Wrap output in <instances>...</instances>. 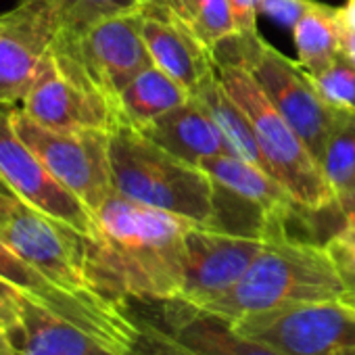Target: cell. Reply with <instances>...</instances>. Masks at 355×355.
I'll use <instances>...</instances> for the list:
<instances>
[{
	"label": "cell",
	"mask_w": 355,
	"mask_h": 355,
	"mask_svg": "<svg viewBox=\"0 0 355 355\" xmlns=\"http://www.w3.org/2000/svg\"><path fill=\"white\" fill-rule=\"evenodd\" d=\"M94 224L86 270L98 295L113 303L180 295L184 241L195 222L113 193L94 211Z\"/></svg>",
	"instance_id": "cell-1"
},
{
	"label": "cell",
	"mask_w": 355,
	"mask_h": 355,
	"mask_svg": "<svg viewBox=\"0 0 355 355\" xmlns=\"http://www.w3.org/2000/svg\"><path fill=\"white\" fill-rule=\"evenodd\" d=\"M109 159L117 195L201 226L214 224L218 189L201 167L173 157L121 121L109 132Z\"/></svg>",
	"instance_id": "cell-2"
},
{
	"label": "cell",
	"mask_w": 355,
	"mask_h": 355,
	"mask_svg": "<svg viewBox=\"0 0 355 355\" xmlns=\"http://www.w3.org/2000/svg\"><path fill=\"white\" fill-rule=\"evenodd\" d=\"M343 299V284L324 245L266 241L245 276L218 301L203 307L230 322L282 305Z\"/></svg>",
	"instance_id": "cell-3"
},
{
	"label": "cell",
	"mask_w": 355,
	"mask_h": 355,
	"mask_svg": "<svg viewBox=\"0 0 355 355\" xmlns=\"http://www.w3.org/2000/svg\"><path fill=\"white\" fill-rule=\"evenodd\" d=\"M218 63V76L232 101L245 111L257 146L268 163L270 173L291 193V197L309 207L324 209L336 203L318 159L309 153L301 136L278 113L263 94L255 78L241 65Z\"/></svg>",
	"instance_id": "cell-4"
},
{
	"label": "cell",
	"mask_w": 355,
	"mask_h": 355,
	"mask_svg": "<svg viewBox=\"0 0 355 355\" xmlns=\"http://www.w3.org/2000/svg\"><path fill=\"white\" fill-rule=\"evenodd\" d=\"M214 55L216 61L241 65L255 78L270 103L320 163L338 109L320 96L307 71L270 46L259 34H232L214 49Z\"/></svg>",
	"instance_id": "cell-5"
},
{
	"label": "cell",
	"mask_w": 355,
	"mask_h": 355,
	"mask_svg": "<svg viewBox=\"0 0 355 355\" xmlns=\"http://www.w3.org/2000/svg\"><path fill=\"white\" fill-rule=\"evenodd\" d=\"M17 107L36 123L59 132H111L117 123L113 103L86 71L65 30L51 46L32 88Z\"/></svg>",
	"instance_id": "cell-6"
},
{
	"label": "cell",
	"mask_w": 355,
	"mask_h": 355,
	"mask_svg": "<svg viewBox=\"0 0 355 355\" xmlns=\"http://www.w3.org/2000/svg\"><path fill=\"white\" fill-rule=\"evenodd\" d=\"M11 121L19 138L42 159L49 171L92 214L115 193L109 159V132L51 130L28 117L21 107L11 109Z\"/></svg>",
	"instance_id": "cell-7"
},
{
	"label": "cell",
	"mask_w": 355,
	"mask_h": 355,
	"mask_svg": "<svg viewBox=\"0 0 355 355\" xmlns=\"http://www.w3.org/2000/svg\"><path fill=\"white\" fill-rule=\"evenodd\" d=\"M232 324L282 355H334L355 345V307L343 299L282 305L241 315Z\"/></svg>",
	"instance_id": "cell-8"
},
{
	"label": "cell",
	"mask_w": 355,
	"mask_h": 355,
	"mask_svg": "<svg viewBox=\"0 0 355 355\" xmlns=\"http://www.w3.org/2000/svg\"><path fill=\"white\" fill-rule=\"evenodd\" d=\"M0 241L65 291L105 299L94 291L86 270V236L71 226L17 199L0 220Z\"/></svg>",
	"instance_id": "cell-9"
},
{
	"label": "cell",
	"mask_w": 355,
	"mask_h": 355,
	"mask_svg": "<svg viewBox=\"0 0 355 355\" xmlns=\"http://www.w3.org/2000/svg\"><path fill=\"white\" fill-rule=\"evenodd\" d=\"M0 278L44 309L86 330L119 355L130 347L136 334V324L119 303L80 297L71 291H65L3 241H0Z\"/></svg>",
	"instance_id": "cell-10"
},
{
	"label": "cell",
	"mask_w": 355,
	"mask_h": 355,
	"mask_svg": "<svg viewBox=\"0 0 355 355\" xmlns=\"http://www.w3.org/2000/svg\"><path fill=\"white\" fill-rule=\"evenodd\" d=\"M61 30L59 0H21L0 15V105H21Z\"/></svg>",
	"instance_id": "cell-11"
},
{
	"label": "cell",
	"mask_w": 355,
	"mask_h": 355,
	"mask_svg": "<svg viewBox=\"0 0 355 355\" xmlns=\"http://www.w3.org/2000/svg\"><path fill=\"white\" fill-rule=\"evenodd\" d=\"M11 109L0 105V180L15 199L92 239L96 230L94 214L57 180L42 159L19 138L11 121Z\"/></svg>",
	"instance_id": "cell-12"
},
{
	"label": "cell",
	"mask_w": 355,
	"mask_h": 355,
	"mask_svg": "<svg viewBox=\"0 0 355 355\" xmlns=\"http://www.w3.org/2000/svg\"><path fill=\"white\" fill-rule=\"evenodd\" d=\"M266 247L263 239L193 224L184 241V274L178 299L207 307L224 297Z\"/></svg>",
	"instance_id": "cell-13"
},
{
	"label": "cell",
	"mask_w": 355,
	"mask_h": 355,
	"mask_svg": "<svg viewBox=\"0 0 355 355\" xmlns=\"http://www.w3.org/2000/svg\"><path fill=\"white\" fill-rule=\"evenodd\" d=\"M121 309L144 320L199 355H282L274 347L241 334L234 324L178 297L125 299Z\"/></svg>",
	"instance_id": "cell-14"
},
{
	"label": "cell",
	"mask_w": 355,
	"mask_h": 355,
	"mask_svg": "<svg viewBox=\"0 0 355 355\" xmlns=\"http://www.w3.org/2000/svg\"><path fill=\"white\" fill-rule=\"evenodd\" d=\"M69 36L86 71L113 107L119 92L153 65L140 34V9L103 17Z\"/></svg>",
	"instance_id": "cell-15"
},
{
	"label": "cell",
	"mask_w": 355,
	"mask_h": 355,
	"mask_svg": "<svg viewBox=\"0 0 355 355\" xmlns=\"http://www.w3.org/2000/svg\"><path fill=\"white\" fill-rule=\"evenodd\" d=\"M140 34L153 65L191 94L218 71L214 51L161 5H144L140 9Z\"/></svg>",
	"instance_id": "cell-16"
},
{
	"label": "cell",
	"mask_w": 355,
	"mask_h": 355,
	"mask_svg": "<svg viewBox=\"0 0 355 355\" xmlns=\"http://www.w3.org/2000/svg\"><path fill=\"white\" fill-rule=\"evenodd\" d=\"M0 355H119L76 324L24 297L0 330Z\"/></svg>",
	"instance_id": "cell-17"
},
{
	"label": "cell",
	"mask_w": 355,
	"mask_h": 355,
	"mask_svg": "<svg viewBox=\"0 0 355 355\" xmlns=\"http://www.w3.org/2000/svg\"><path fill=\"white\" fill-rule=\"evenodd\" d=\"M138 132L173 157L193 165L214 155L232 153L224 132L195 96Z\"/></svg>",
	"instance_id": "cell-18"
},
{
	"label": "cell",
	"mask_w": 355,
	"mask_h": 355,
	"mask_svg": "<svg viewBox=\"0 0 355 355\" xmlns=\"http://www.w3.org/2000/svg\"><path fill=\"white\" fill-rule=\"evenodd\" d=\"M197 167H201L211 178L220 191L230 193L261 209L266 214V228L272 220H276L297 203L272 173L234 153L207 157Z\"/></svg>",
	"instance_id": "cell-19"
},
{
	"label": "cell",
	"mask_w": 355,
	"mask_h": 355,
	"mask_svg": "<svg viewBox=\"0 0 355 355\" xmlns=\"http://www.w3.org/2000/svg\"><path fill=\"white\" fill-rule=\"evenodd\" d=\"M191 96L184 86L150 65L119 92L115 101L117 121L134 130H144L161 115L191 101Z\"/></svg>",
	"instance_id": "cell-20"
},
{
	"label": "cell",
	"mask_w": 355,
	"mask_h": 355,
	"mask_svg": "<svg viewBox=\"0 0 355 355\" xmlns=\"http://www.w3.org/2000/svg\"><path fill=\"white\" fill-rule=\"evenodd\" d=\"M193 96L209 111V115L214 117V121L220 125V130L224 132L230 148L234 155L243 157L245 161L249 163H255L257 167L268 169V163L257 146V140H255V134H253V128L245 115V111L232 101V96L226 92L224 84L220 82V76L218 71L207 78L195 92Z\"/></svg>",
	"instance_id": "cell-21"
},
{
	"label": "cell",
	"mask_w": 355,
	"mask_h": 355,
	"mask_svg": "<svg viewBox=\"0 0 355 355\" xmlns=\"http://www.w3.org/2000/svg\"><path fill=\"white\" fill-rule=\"evenodd\" d=\"M293 40L299 65L307 71H320L340 53V13L338 9L311 3V7L293 26Z\"/></svg>",
	"instance_id": "cell-22"
},
{
	"label": "cell",
	"mask_w": 355,
	"mask_h": 355,
	"mask_svg": "<svg viewBox=\"0 0 355 355\" xmlns=\"http://www.w3.org/2000/svg\"><path fill=\"white\" fill-rule=\"evenodd\" d=\"M320 167L334 195L355 189V111L338 109L320 155Z\"/></svg>",
	"instance_id": "cell-23"
},
{
	"label": "cell",
	"mask_w": 355,
	"mask_h": 355,
	"mask_svg": "<svg viewBox=\"0 0 355 355\" xmlns=\"http://www.w3.org/2000/svg\"><path fill=\"white\" fill-rule=\"evenodd\" d=\"M161 7L184 21L211 51L236 34L228 0H165Z\"/></svg>",
	"instance_id": "cell-24"
},
{
	"label": "cell",
	"mask_w": 355,
	"mask_h": 355,
	"mask_svg": "<svg viewBox=\"0 0 355 355\" xmlns=\"http://www.w3.org/2000/svg\"><path fill=\"white\" fill-rule=\"evenodd\" d=\"M307 76L328 105L355 111V63H351L343 53H338L320 71Z\"/></svg>",
	"instance_id": "cell-25"
},
{
	"label": "cell",
	"mask_w": 355,
	"mask_h": 355,
	"mask_svg": "<svg viewBox=\"0 0 355 355\" xmlns=\"http://www.w3.org/2000/svg\"><path fill=\"white\" fill-rule=\"evenodd\" d=\"M146 5V0H59L63 30L82 32L90 24L128 11H138Z\"/></svg>",
	"instance_id": "cell-26"
},
{
	"label": "cell",
	"mask_w": 355,
	"mask_h": 355,
	"mask_svg": "<svg viewBox=\"0 0 355 355\" xmlns=\"http://www.w3.org/2000/svg\"><path fill=\"white\" fill-rule=\"evenodd\" d=\"M132 322L136 324V334L121 355H199L144 320L132 318Z\"/></svg>",
	"instance_id": "cell-27"
},
{
	"label": "cell",
	"mask_w": 355,
	"mask_h": 355,
	"mask_svg": "<svg viewBox=\"0 0 355 355\" xmlns=\"http://www.w3.org/2000/svg\"><path fill=\"white\" fill-rule=\"evenodd\" d=\"M324 249L343 284V301L355 307V241L336 234L324 245Z\"/></svg>",
	"instance_id": "cell-28"
},
{
	"label": "cell",
	"mask_w": 355,
	"mask_h": 355,
	"mask_svg": "<svg viewBox=\"0 0 355 355\" xmlns=\"http://www.w3.org/2000/svg\"><path fill=\"white\" fill-rule=\"evenodd\" d=\"M311 3L313 0H259L257 7H259V13L293 30V26L311 7Z\"/></svg>",
	"instance_id": "cell-29"
},
{
	"label": "cell",
	"mask_w": 355,
	"mask_h": 355,
	"mask_svg": "<svg viewBox=\"0 0 355 355\" xmlns=\"http://www.w3.org/2000/svg\"><path fill=\"white\" fill-rule=\"evenodd\" d=\"M236 34H257V13L259 0H228Z\"/></svg>",
	"instance_id": "cell-30"
},
{
	"label": "cell",
	"mask_w": 355,
	"mask_h": 355,
	"mask_svg": "<svg viewBox=\"0 0 355 355\" xmlns=\"http://www.w3.org/2000/svg\"><path fill=\"white\" fill-rule=\"evenodd\" d=\"M24 293H19L15 286H11L9 282H5L3 278H0V311L5 313H17L21 301H24Z\"/></svg>",
	"instance_id": "cell-31"
},
{
	"label": "cell",
	"mask_w": 355,
	"mask_h": 355,
	"mask_svg": "<svg viewBox=\"0 0 355 355\" xmlns=\"http://www.w3.org/2000/svg\"><path fill=\"white\" fill-rule=\"evenodd\" d=\"M336 205H338V211H340L345 224L355 226V189L336 195Z\"/></svg>",
	"instance_id": "cell-32"
},
{
	"label": "cell",
	"mask_w": 355,
	"mask_h": 355,
	"mask_svg": "<svg viewBox=\"0 0 355 355\" xmlns=\"http://www.w3.org/2000/svg\"><path fill=\"white\" fill-rule=\"evenodd\" d=\"M340 13V11H338ZM340 53L351 61L355 63V30L345 26L343 19H340Z\"/></svg>",
	"instance_id": "cell-33"
},
{
	"label": "cell",
	"mask_w": 355,
	"mask_h": 355,
	"mask_svg": "<svg viewBox=\"0 0 355 355\" xmlns=\"http://www.w3.org/2000/svg\"><path fill=\"white\" fill-rule=\"evenodd\" d=\"M15 201H17V199L9 193V189L5 187V182L0 180V220H3V218L7 216V211L13 207Z\"/></svg>",
	"instance_id": "cell-34"
},
{
	"label": "cell",
	"mask_w": 355,
	"mask_h": 355,
	"mask_svg": "<svg viewBox=\"0 0 355 355\" xmlns=\"http://www.w3.org/2000/svg\"><path fill=\"white\" fill-rule=\"evenodd\" d=\"M338 11H340L343 24L355 30V0H347V5L343 9H338Z\"/></svg>",
	"instance_id": "cell-35"
},
{
	"label": "cell",
	"mask_w": 355,
	"mask_h": 355,
	"mask_svg": "<svg viewBox=\"0 0 355 355\" xmlns=\"http://www.w3.org/2000/svg\"><path fill=\"white\" fill-rule=\"evenodd\" d=\"M334 355H355V345H349V347H343V349H338Z\"/></svg>",
	"instance_id": "cell-36"
},
{
	"label": "cell",
	"mask_w": 355,
	"mask_h": 355,
	"mask_svg": "<svg viewBox=\"0 0 355 355\" xmlns=\"http://www.w3.org/2000/svg\"><path fill=\"white\" fill-rule=\"evenodd\" d=\"M345 239H351V241H355V226H347L343 232H340Z\"/></svg>",
	"instance_id": "cell-37"
},
{
	"label": "cell",
	"mask_w": 355,
	"mask_h": 355,
	"mask_svg": "<svg viewBox=\"0 0 355 355\" xmlns=\"http://www.w3.org/2000/svg\"><path fill=\"white\" fill-rule=\"evenodd\" d=\"M13 315H15V313H13ZM13 315H11V313H5V311H0V330L5 328V324H7Z\"/></svg>",
	"instance_id": "cell-38"
},
{
	"label": "cell",
	"mask_w": 355,
	"mask_h": 355,
	"mask_svg": "<svg viewBox=\"0 0 355 355\" xmlns=\"http://www.w3.org/2000/svg\"><path fill=\"white\" fill-rule=\"evenodd\" d=\"M165 0H146V5H163Z\"/></svg>",
	"instance_id": "cell-39"
}]
</instances>
